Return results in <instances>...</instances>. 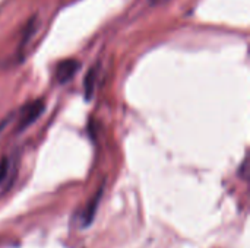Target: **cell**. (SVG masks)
<instances>
[{"label":"cell","mask_w":250,"mask_h":248,"mask_svg":"<svg viewBox=\"0 0 250 248\" xmlns=\"http://www.w3.org/2000/svg\"><path fill=\"white\" fill-rule=\"evenodd\" d=\"M44 110H45L44 99H35L34 102L25 105L23 110H22L21 118H19V127H18V130L22 132L26 127H29L32 123H35V120L40 118V115L44 113Z\"/></svg>","instance_id":"cell-1"},{"label":"cell","mask_w":250,"mask_h":248,"mask_svg":"<svg viewBox=\"0 0 250 248\" xmlns=\"http://www.w3.org/2000/svg\"><path fill=\"white\" fill-rule=\"evenodd\" d=\"M79 70V63L78 60H73V58H69V60H64L59 64L57 67V72H56V76H57V80L59 83L64 85L66 82H69L75 73Z\"/></svg>","instance_id":"cell-2"},{"label":"cell","mask_w":250,"mask_h":248,"mask_svg":"<svg viewBox=\"0 0 250 248\" xmlns=\"http://www.w3.org/2000/svg\"><path fill=\"white\" fill-rule=\"evenodd\" d=\"M101 196H103V189H100V191L95 193V196L91 199V202L88 203L83 215H82V227H89L91 222L94 221L95 215H97V210H98V205H100V200H101Z\"/></svg>","instance_id":"cell-3"},{"label":"cell","mask_w":250,"mask_h":248,"mask_svg":"<svg viewBox=\"0 0 250 248\" xmlns=\"http://www.w3.org/2000/svg\"><path fill=\"white\" fill-rule=\"evenodd\" d=\"M97 77H98V67L94 66L89 69V72L86 73L85 79H83V89H85V98L89 99L94 94V88L97 83Z\"/></svg>","instance_id":"cell-4"},{"label":"cell","mask_w":250,"mask_h":248,"mask_svg":"<svg viewBox=\"0 0 250 248\" xmlns=\"http://www.w3.org/2000/svg\"><path fill=\"white\" fill-rule=\"evenodd\" d=\"M35 31H37V22H35V18H32L28 23H26V26H25V31H23V38H22V45L23 44H26L29 39H31V37L35 34Z\"/></svg>","instance_id":"cell-5"},{"label":"cell","mask_w":250,"mask_h":248,"mask_svg":"<svg viewBox=\"0 0 250 248\" xmlns=\"http://www.w3.org/2000/svg\"><path fill=\"white\" fill-rule=\"evenodd\" d=\"M7 172H9V161H7V158H3L0 161V184H1V181H4Z\"/></svg>","instance_id":"cell-6"},{"label":"cell","mask_w":250,"mask_h":248,"mask_svg":"<svg viewBox=\"0 0 250 248\" xmlns=\"http://www.w3.org/2000/svg\"><path fill=\"white\" fill-rule=\"evenodd\" d=\"M10 120H12V115H9V117H6L4 120H1V121H0V132H1V130H3L9 123H10Z\"/></svg>","instance_id":"cell-7"},{"label":"cell","mask_w":250,"mask_h":248,"mask_svg":"<svg viewBox=\"0 0 250 248\" xmlns=\"http://www.w3.org/2000/svg\"><path fill=\"white\" fill-rule=\"evenodd\" d=\"M149 1H151V3H160L161 0H149Z\"/></svg>","instance_id":"cell-8"}]
</instances>
